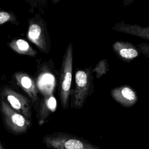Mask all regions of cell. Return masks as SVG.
Instances as JSON below:
<instances>
[{
	"mask_svg": "<svg viewBox=\"0 0 149 149\" xmlns=\"http://www.w3.org/2000/svg\"><path fill=\"white\" fill-rule=\"evenodd\" d=\"M93 68L76 69L74 75V86L71 90L70 107L74 109L83 108L87 98L94 91Z\"/></svg>",
	"mask_w": 149,
	"mask_h": 149,
	"instance_id": "obj_1",
	"label": "cell"
},
{
	"mask_svg": "<svg viewBox=\"0 0 149 149\" xmlns=\"http://www.w3.org/2000/svg\"><path fill=\"white\" fill-rule=\"evenodd\" d=\"M45 146L50 149H101L89 141L66 132H54L42 138Z\"/></svg>",
	"mask_w": 149,
	"mask_h": 149,
	"instance_id": "obj_2",
	"label": "cell"
},
{
	"mask_svg": "<svg viewBox=\"0 0 149 149\" xmlns=\"http://www.w3.org/2000/svg\"><path fill=\"white\" fill-rule=\"evenodd\" d=\"M73 59V44L69 42L63 56L59 74V94L62 107L66 109L69 107L72 90Z\"/></svg>",
	"mask_w": 149,
	"mask_h": 149,
	"instance_id": "obj_3",
	"label": "cell"
},
{
	"mask_svg": "<svg viewBox=\"0 0 149 149\" xmlns=\"http://www.w3.org/2000/svg\"><path fill=\"white\" fill-rule=\"evenodd\" d=\"M0 112L6 129L16 136L26 133L31 126V121L13 109L0 99Z\"/></svg>",
	"mask_w": 149,
	"mask_h": 149,
	"instance_id": "obj_4",
	"label": "cell"
},
{
	"mask_svg": "<svg viewBox=\"0 0 149 149\" xmlns=\"http://www.w3.org/2000/svg\"><path fill=\"white\" fill-rule=\"evenodd\" d=\"M27 36L40 51L48 53L51 48V42L47 24L40 16H36L29 20Z\"/></svg>",
	"mask_w": 149,
	"mask_h": 149,
	"instance_id": "obj_5",
	"label": "cell"
},
{
	"mask_svg": "<svg viewBox=\"0 0 149 149\" xmlns=\"http://www.w3.org/2000/svg\"><path fill=\"white\" fill-rule=\"evenodd\" d=\"M0 99L6 102L13 109L31 121V102L26 97L10 87H3L0 91Z\"/></svg>",
	"mask_w": 149,
	"mask_h": 149,
	"instance_id": "obj_6",
	"label": "cell"
},
{
	"mask_svg": "<svg viewBox=\"0 0 149 149\" xmlns=\"http://www.w3.org/2000/svg\"><path fill=\"white\" fill-rule=\"evenodd\" d=\"M110 93L115 101L125 108L133 106L138 101V95L136 91L128 85L113 88Z\"/></svg>",
	"mask_w": 149,
	"mask_h": 149,
	"instance_id": "obj_7",
	"label": "cell"
},
{
	"mask_svg": "<svg viewBox=\"0 0 149 149\" xmlns=\"http://www.w3.org/2000/svg\"><path fill=\"white\" fill-rule=\"evenodd\" d=\"M14 76L18 86L26 92L31 102L36 106L38 101V91L33 79L23 72H16L14 74Z\"/></svg>",
	"mask_w": 149,
	"mask_h": 149,
	"instance_id": "obj_8",
	"label": "cell"
},
{
	"mask_svg": "<svg viewBox=\"0 0 149 149\" xmlns=\"http://www.w3.org/2000/svg\"><path fill=\"white\" fill-rule=\"evenodd\" d=\"M112 47L115 54L125 62H130L140 55L137 46L128 41H117Z\"/></svg>",
	"mask_w": 149,
	"mask_h": 149,
	"instance_id": "obj_9",
	"label": "cell"
},
{
	"mask_svg": "<svg viewBox=\"0 0 149 149\" xmlns=\"http://www.w3.org/2000/svg\"><path fill=\"white\" fill-rule=\"evenodd\" d=\"M56 100L52 94L44 95L39 102L37 119L40 126L42 125L48 118L56 110Z\"/></svg>",
	"mask_w": 149,
	"mask_h": 149,
	"instance_id": "obj_10",
	"label": "cell"
},
{
	"mask_svg": "<svg viewBox=\"0 0 149 149\" xmlns=\"http://www.w3.org/2000/svg\"><path fill=\"white\" fill-rule=\"evenodd\" d=\"M113 30L142 39L149 40V26L143 27L136 24H129L120 21L116 23L112 28Z\"/></svg>",
	"mask_w": 149,
	"mask_h": 149,
	"instance_id": "obj_11",
	"label": "cell"
},
{
	"mask_svg": "<svg viewBox=\"0 0 149 149\" xmlns=\"http://www.w3.org/2000/svg\"><path fill=\"white\" fill-rule=\"evenodd\" d=\"M8 45L12 49L19 54L35 56L37 54V51L31 47L30 44L23 39L13 40Z\"/></svg>",
	"mask_w": 149,
	"mask_h": 149,
	"instance_id": "obj_12",
	"label": "cell"
},
{
	"mask_svg": "<svg viewBox=\"0 0 149 149\" xmlns=\"http://www.w3.org/2000/svg\"><path fill=\"white\" fill-rule=\"evenodd\" d=\"M16 20V15L9 11L0 10V26L7 23H13Z\"/></svg>",
	"mask_w": 149,
	"mask_h": 149,
	"instance_id": "obj_13",
	"label": "cell"
},
{
	"mask_svg": "<svg viewBox=\"0 0 149 149\" xmlns=\"http://www.w3.org/2000/svg\"><path fill=\"white\" fill-rule=\"evenodd\" d=\"M140 54L145 57H149V44L140 43L137 45Z\"/></svg>",
	"mask_w": 149,
	"mask_h": 149,
	"instance_id": "obj_14",
	"label": "cell"
},
{
	"mask_svg": "<svg viewBox=\"0 0 149 149\" xmlns=\"http://www.w3.org/2000/svg\"><path fill=\"white\" fill-rule=\"evenodd\" d=\"M0 149H5L3 146L2 144V142H1V140H0Z\"/></svg>",
	"mask_w": 149,
	"mask_h": 149,
	"instance_id": "obj_15",
	"label": "cell"
}]
</instances>
